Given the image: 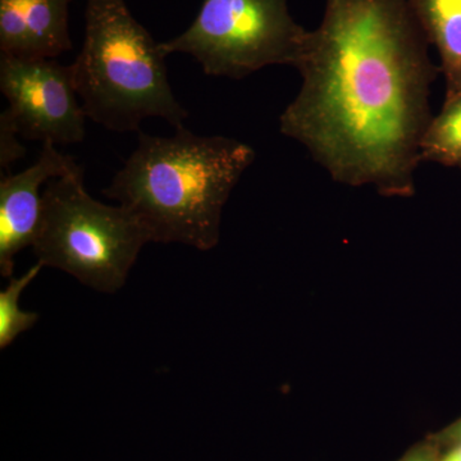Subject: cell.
<instances>
[{
	"instance_id": "6da1fadb",
	"label": "cell",
	"mask_w": 461,
	"mask_h": 461,
	"mask_svg": "<svg viewBox=\"0 0 461 461\" xmlns=\"http://www.w3.org/2000/svg\"><path fill=\"white\" fill-rule=\"evenodd\" d=\"M409 0H326L295 68L302 87L280 117L333 181L414 194L432 121L436 68Z\"/></svg>"
},
{
	"instance_id": "7a4b0ae2",
	"label": "cell",
	"mask_w": 461,
	"mask_h": 461,
	"mask_svg": "<svg viewBox=\"0 0 461 461\" xmlns=\"http://www.w3.org/2000/svg\"><path fill=\"white\" fill-rule=\"evenodd\" d=\"M254 159L253 148L226 136L195 135L185 126L168 138L140 131L104 195L138 218L150 242L211 250L223 206Z\"/></svg>"
},
{
	"instance_id": "3957f363",
	"label": "cell",
	"mask_w": 461,
	"mask_h": 461,
	"mask_svg": "<svg viewBox=\"0 0 461 461\" xmlns=\"http://www.w3.org/2000/svg\"><path fill=\"white\" fill-rule=\"evenodd\" d=\"M160 42L124 0H86L83 50L72 63L85 114L112 132H140L147 118L184 126L189 112L173 94Z\"/></svg>"
},
{
	"instance_id": "277c9868",
	"label": "cell",
	"mask_w": 461,
	"mask_h": 461,
	"mask_svg": "<svg viewBox=\"0 0 461 461\" xmlns=\"http://www.w3.org/2000/svg\"><path fill=\"white\" fill-rule=\"evenodd\" d=\"M148 242L147 230L129 209L104 204L85 190L81 167L51 178L42 191L33 253L42 266L68 273L85 286L117 293Z\"/></svg>"
},
{
	"instance_id": "5b68a950",
	"label": "cell",
	"mask_w": 461,
	"mask_h": 461,
	"mask_svg": "<svg viewBox=\"0 0 461 461\" xmlns=\"http://www.w3.org/2000/svg\"><path fill=\"white\" fill-rule=\"evenodd\" d=\"M309 32L287 0H203L189 29L160 47L167 57L189 54L205 75L242 80L266 67H296Z\"/></svg>"
},
{
	"instance_id": "8992f818",
	"label": "cell",
	"mask_w": 461,
	"mask_h": 461,
	"mask_svg": "<svg viewBox=\"0 0 461 461\" xmlns=\"http://www.w3.org/2000/svg\"><path fill=\"white\" fill-rule=\"evenodd\" d=\"M0 90L21 138L56 145L80 144L85 114L71 66L48 58L0 56Z\"/></svg>"
},
{
	"instance_id": "52a82bcc",
	"label": "cell",
	"mask_w": 461,
	"mask_h": 461,
	"mask_svg": "<svg viewBox=\"0 0 461 461\" xmlns=\"http://www.w3.org/2000/svg\"><path fill=\"white\" fill-rule=\"evenodd\" d=\"M74 158L60 153L50 142L42 144L41 156L25 171L2 175L0 180V273L14 275V259L32 247L41 226L42 185L80 168Z\"/></svg>"
},
{
	"instance_id": "ba28073f",
	"label": "cell",
	"mask_w": 461,
	"mask_h": 461,
	"mask_svg": "<svg viewBox=\"0 0 461 461\" xmlns=\"http://www.w3.org/2000/svg\"><path fill=\"white\" fill-rule=\"evenodd\" d=\"M71 0H0V54L56 59L72 50Z\"/></svg>"
},
{
	"instance_id": "9c48e42d",
	"label": "cell",
	"mask_w": 461,
	"mask_h": 461,
	"mask_svg": "<svg viewBox=\"0 0 461 461\" xmlns=\"http://www.w3.org/2000/svg\"><path fill=\"white\" fill-rule=\"evenodd\" d=\"M429 42L436 45L447 78V99L461 78V0H409Z\"/></svg>"
},
{
	"instance_id": "30bf717a",
	"label": "cell",
	"mask_w": 461,
	"mask_h": 461,
	"mask_svg": "<svg viewBox=\"0 0 461 461\" xmlns=\"http://www.w3.org/2000/svg\"><path fill=\"white\" fill-rule=\"evenodd\" d=\"M420 158L421 162L461 166V95L446 100L444 111L430 121L421 138Z\"/></svg>"
},
{
	"instance_id": "8fae6325",
	"label": "cell",
	"mask_w": 461,
	"mask_h": 461,
	"mask_svg": "<svg viewBox=\"0 0 461 461\" xmlns=\"http://www.w3.org/2000/svg\"><path fill=\"white\" fill-rule=\"evenodd\" d=\"M41 263H36L25 275L11 278L8 286L0 293V348H7L12 342L32 329L39 321L38 313L23 312L20 308L21 294L41 273Z\"/></svg>"
},
{
	"instance_id": "7c38bea8",
	"label": "cell",
	"mask_w": 461,
	"mask_h": 461,
	"mask_svg": "<svg viewBox=\"0 0 461 461\" xmlns=\"http://www.w3.org/2000/svg\"><path fill=\"white\" fill-rule=\"evenodd\" d=\"M16 124L12 121L7 109L0 113V168L5 175L12 165L26 156V148L21 144Z\"/></svg>"
},
{
	"instance_id": "4fadbf2b",
	"label": "cell",
	"mask_w": 461,
	"mask_h": 461,
	"mask_svg": "<svg viewBox=\"0 0 461 461\" xmlns=\"http://www.w3.org/2000/svg\"><path fill=\"white\" fill-rule=\"evenodd\" d=\"M399 461H438V457L432 445L424 444L412 447Z\"/></svg>"
},
{
	"instance_id": "5bb4252c",
	"label": "cell",
	"mask_w": 461,
	"mask_h": 461,
	"mask_svg": "<svg viewBox=\"0 0 461 461\" xmlns=\"http://www.w3.org/2000/svg\"><path fill=\"white\" fill-rule=\"evenodd\" d=\"M438 461H461V442H456Z\"/></svg>"
},
{
	"instance_id": "9a60e30c",
	"label": "cell",
	"mask_w": 461,
	"mask_h": 461,
	"mask_svg": "<svg viewBox=\"0 0 461 461\" xmlns=\"http://www.w3.org/2000/svg\"><path fill=\"white\" fill-rule=\"evenodd\" d=\"M446 437L451 441H454L455 444L456 442H461V420L455 423L450 429L447 430V433H445Z\"/></svg>"
},
{
	"instance_id": "2e32d148",
	"label": "cell",
	"mask_w": 461,
	"mask_h": 461,
	"mask_svg": "<svg viewBox=\"0 0 461 461\" xmlns=\"http://www.w3.org/2000/svg\"><path fill=\"white\" fill-rule=\"evenodd\" d=\"M456 95H461V78H460L459 87H457L456 94H455L454 96H456ZM454 96H453V98H454ZM448 99H450V98H448Z\"/></svg>"
}]
</instances>
